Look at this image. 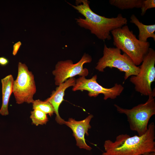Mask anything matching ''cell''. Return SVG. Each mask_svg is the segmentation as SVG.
Returning a JSON list of instances; mask_svg holds the SVG:
<instances>
[{
	"label": "cell",
	"instance_id": "obj_14",
	"mask_svg": "<svg viewBox=\"0 0 155 155\" xmlns=\"http://www.w3.org/2000/svg\"><path fill=\"white\" fill-rule=\"evenodd\" d=\"M143 0H110L109 3L121 9L141 8Z\"/></svg>",
	"mask_w": 155,
	"mask_h": 155
},
{
	"label": "cell",
	"instance_id": "obj_18",
	"mask_svg": "<svg viewBox=\"0 0 155 155\" xmlns=\"http://www.w3.org/2000/svg\"><path fill=\"white\" fill-rule=\"evenodd\" d=\"M21 45L22 43L20 41L16 42L13 45L12 52L13 55L15 56L17 54Z\"/></svg>",
	"mask_w": 155,
	"mask_h": 155
},
{
	"label": "cell",
	"instance_id": "obj_12",
	"mask_svg": "<svg viewBox=\"0 0 155 155\" xmlns=\"http://www.w3.org/2000/svg\"><path fill=\"white\" fill-rule=\"evenodd\" d=\"M14 80L12 75L10 74L1 79L2 104L0 114L3 116L8 115V105L9 99L13 93V85Z\"/></svg>",
	"mask_w": 155,
	"mask_h": 155
},
{
	"label": "cell",
	"instance_id": "obj_2",
	"mask_svg": "<svg viewBox=\"0 0 155 155\" xmlns=\"http://www.w3.org/2000/svg\"><path fill=\"white\" fill-rule=\"evenodd\" d=\"M67 3L85 17L76 18L77 24L90 30L100 39L110 40L111 31L127 24V19L121 14L116 17L108 18L95 13L90 7V1L88 0H76L75 5Z\"/></svg>",
	"mask_w": 155,
	"mask_h": 155
},
{
	"label": "cell",
	"instance_id": "obj_5",
	"mask_svg": "<svg viewBox=\"0 0 155 155\" xmlns=\"http://www.w3.org/2000/svg\"><path fill=\"white\" fill-rule=\"evenodd\" d=\"M107 67L116 68L124 72L125 80L130 76L137 75L140 71L139 66L135 65L127 54H121V51L116 47H108L104 44L103 55L99 60L95 69L103 72Z\"/></svg>",
	"mask_w": 155,
	"mask_h": 155
},
{
	"label": "cell",
	"instance_id": "obj_4",
	"mask_svg": "<svg viewBox=\"0 0 155 155\" xmlns=\"http://www.w3.org/2000/svg\"><path fill=\"white\" fill-rule=\"evenodd\" d=\"M148 96V99L146 102L140 104L130 109L123 108L117 104H114L118 113L126 115L130 129L136 132L139 136L146 133L150 118L155 115L154 88L151 94Z\"/></svg>",
	"mask_w": 155,
	"mask_h": 155
},
{
	"label": "cell",
	"instance_id": "obj_10",
	"mask_svg": "<svg viewBox=\"0 0 155 155\" xmlns=\"http://www.w3.org/2000/svg\"><path fill=\"white\" fill-rule=\"evenodd\" d=\"M92 115H90L84 119L77 121L72 118H70L67 121H65L64 124L70 127L73 132V135L76 142V145L80 148L90 151L92 148L86 143L85 135H88V131L91 127L90 122L93 117Z\"/></svg>",
	"mask_w": 155,
	"mask_h": 155
},
{
	"label": "cell",
	"instance_id": "obj_3",
	"mask_svg": "<svg viewBox=\"0 0 155 155\" xmlns=\"http://www.w3.org/2000/svg\"><path fill=\"white\" fill-rule=\"evenodd\" d=\"M111 33L116 47L127 54L135 65L141 64L148 52L150 42L140 40L127 25L116 29Z\"/></svg>",
	"mask_w": 155,
	"mask_h": 155
},
{
	"label": "cell",
	"instance_id": "obj_17",
	"mask_svg": "<svg viewBox=\"0 0 155 155\" xmlns=\"http://www.w3.org/2000/svg\"><path fill=\"white\" fill-rule=\"evenodd\" d=\"M155 7V0H143L141 7V15L144 16L147 10Z\"/></svg>",
	"mask_w": 155,
	"mask_h": 155
},
{
	"label": "cell",
	"instance_id": "obj_7",
	"mask_svg": "<svg viewBox=\"0 0 155 155\" xmlns=\"http://www.w3.org/2000/svg\"><path fill=\"white\" fill-rule=\"evenodd\" d=\"M141 64L138 74L131 76L130 81L134 85L136 91L142 95L148 96L152 93L151 84L155 79V51L154 49L150 48Z\"/></svg>",
	"mask_w": 155,
	"mask_h": 155
},
{
	"label": "cell",
	"instance_id": "obj_8",
	"mask_svg": "<svg viewBox=\"0 0 155 155\" xmlns=\"http://www.w3.org/2000/svg\"><path fill=\"white\" fill-rule=\"evenodd\" d=\"M91 57L88 54L85 53L81 59L77 63L74 64L70 60L58 61L56 64L55 69L52 71L55 76V84L59 86L70 78L79 75L86 77L88 74V69L84 68V65L91 62Z\"/></svg>",
	"mask_w": 155,
	"mask_h": 155
},
{
	"label": "cell",
	"instance_id": "obj_15",
	"mask_svg": "<svg viewBox=\"0 0 155 155\" xmlns=\"http://www.w3.org/2000/svg\"><path fill=\"white\" fill-rule=\"evenodd\" d=\"M32 109H38L50 116L54 113L53 108L51 104L46 100L44 101L39 99L34 100L32 103Z\"/></svg>",
	"mask_w": 155,
	"mask_h": 155
},
{
	"label": "cell",
	"instance_id": "obj_11",
	"mask_svg": "<svg viewBox=\"0 0 155 155\" xmlns=\"http://www.w3.org/2000/svg\"><path fill=\"white\" fill-rule=\"evenodd\" d=\"M75 82L76 80L74 78L67 80L57 87L55 90L52 92L50 97L45 100L52 105L54 113L56 115L55 120L59 124H64L65 121L61 117L59 113V106L64 100L63 98L65 91L67 88L71 86H74Z\"/></svg>",
	"mask_w": 155,
	"mask_h": 155
},
{
	"label": "cell",
	"instance_id": "obj_13",
	"mask_svg": "<svg viewBox=\"0 0 155 155\" xmlns=\"http://www.w3.org/2000/svg\"><path fill=\"white\" fill-rule=\"evenodd\" d=\"M130 22L134 24L139 30L138 39L140 41L146 42L148 38H152L155 40V25H146L140 22L136 16L132 14L130 17Z\"/></svg>",
	"mask_w": 155,
	"mask_h": 155
},
{
	"label": "cell",
	"instance_id": "obj_1",
	"mask_svg": "<svg viewBox=\"0 0 155 155\" xmlns=\"http://www.w3.org/2000/svg\"><path fill=\"white\" fill-rule=\"evenodd\" d=\"M155 126L152 122L146 133L141 136L121 134L114 141L106 140L105 152L102 155H148L155 152Z\"/></svg>",
	"mask_w": 155,
	"mask_h": 155
},
{
	"label": "cell",
	"instance_id": "obj_6",
	"mask_svg": "<svg viewBox=\"0 0 155 155\" xmlns=\"http://www.w3.org/2000/svg\"><path fill=\"white\" fill-rule=\"evenodd\" d=\"M36 92L34 75L25 64L19 62L17 76L13 85V93L16 103L18 104L32 103Z\"/></svg>",
	"mask_w": 155,
	"mask_h": 155
},
{
	"label": "cell",
	"instance_id": "obj_19",
	"mask_svg": "<svg viewBox=\"0 0 155 155\" xmlns=\"http://www.w3.org/2000/svg\"><path fill=\"white\" fill-rule=\"evenodd\" d=\"M9 63V60L4 56L0 57V65L4 66L7 65Z\"/></svg>",
	"mask_w": 155,
	"mask_h": 155
},
{
	"label": "cell",
	"instance_id": "obj_9",
	"mask_svg": "<svg viewBox=\"0 0 155 155\" xmlns=\"http://www.w3.org/2000/svg\"><path fill=\"white\" fill-rule=\"evenodd\" d=\"M97 76L95 75L90 79H86L85 77L80 76L76 80L75 84L72 90H86L88 92L90 97H96L100 94L104 95V99H115L120 95L124 88L121 84L116 83L113 87L107 88L103 87L97 82Z\"/></svg>",
	"mask_w": 155,
	"mask_h": 155
},
{
	"label": "cell",
	"instance_id": "obj_16",
	"mask_svg": "<svg viewBox=\"0 0 155 155\" xmlns=\"http://www.w3.org/2000/svg\"><path fill=\"white\" fill-rule=\"evenodd\" d=\"M30 117L32 123L36 126L45 124L48 121L47 114L38 109L31 111Z\"/></svg>",
	"mask_w": 155,
	"mask_h": 155
},
{
	"label": "cell",
	"instance_id": "obj_20",
	"mask_svg": "<svg viewBox=\"0 0 155 155\" xmlns=\"http://www.w3.org/2000/svg\"><path fill=\"white\" fill-rule=\"evenodd\" d=\"M148 155H155V152H153L151 153Z\"/></svg>",
	"mask_w": 155,
	"mask_h": 155
}]
</instances>
